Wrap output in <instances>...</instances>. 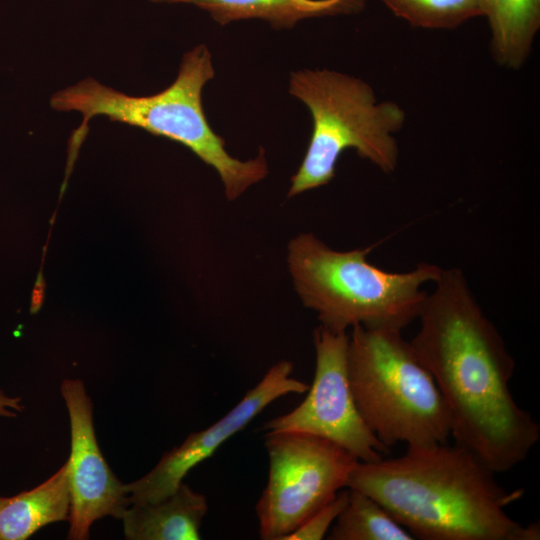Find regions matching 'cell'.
Returning <instances> with one entry per match:
<instances>
[{
	"mask_svg": "<svg viewBox=\"0 0 540 540\" xmlns=\"http://www.w3.org/2000/svg\"><path fill=\"white\" fill-rule=\"evenodd\" d=\"M71 495L68 466L37 487L0 497V540H25L49 523L69 521Z\"/></svg>",
	"mask_w": 540,
	"mask_h": 540,
	"instance_id": "13",
	"label": "cell"
},
{
	"mask_svg": "<svg viewBox=\"0 0 540 540\" xmlns=\"http://www.w3.org/2000/svg\"><path fill=\"white\" fill-rule=\"evenodd\" d=\"M434 285L410 343L446 403L455 443L494 473L507 472L540 438L539 424L509 387L514 359L460 269L442 268Z\"/></svg>",
	"mask_w": 540,
	"mask_h": 540,
	"instance_id": "1",
	"label": "cell"
},
{
	"mask_svg": "<svg viewBox=\"0 0 540 540\" xmlns=\"http://www.w3.org/2000/svg\"><path fill=\"white\" fill-rule=\"evenodd\" d=\"M214 77L212 54L206 44H199L183 54L175 80L155 94L129 95L89 76L53 93L49 103L55 111H75L82 117L70 139L74 152L85 139L90 120L104 116L187 147L217 172L232 201L263 180L269 168L263 148L255 158L237 159L212 129L202 94Z\"/></svg>",
	"mask_w": 540,
	"mask_h": 540,
	"instance_id": "3",
	"label": "cell"
},
{
	"mask_svg": "<svg viewBox=\"0 0 540 540\" xmlns=\"http://www.w3.org/2000/svg\"><path fill=\"white\" fill-rule=\"evenodd\" d=\"M393 328L352 327L347 369L358 411L390 449L445 443L451 417L437 384L410 342Z\"/></svg>",
	"mask_w": 540,
	"mask_h": 540,
	"instance_id": "6",
	"label": "cell"
},
{
	"mask_svg": "<svg viewBox=\"0 0 540 540\" xmlns=\"http://www.w3.org/2000/svg\"><path fill=\"white\" fill-rule=\"evenodd\" d=\"M288 92L301 101L312 119L304 158L291 177L287 197L327 185L341 154L354 149L384 173L398 165L395 134L406 114L397 103L378 101L364 80L330 69L291 72Z\"/></svg>",
	"mask_w": 540,
	"mask_h": 540,
	"instance_id": "5",
	"label": "cell"
},
{
	"mask_svg": "<svg viewBox=\"0 0 540 540\" xmlns=\"http://www.w3.org/2000/svg\"><path fill=\"white\" fill-rule=\"evenodd\" d=\"M292 371L290 361L274 364L227 414L208 428L191 433L180 446L166 452L145 476L124 485L130 504L155 502L166 497L177 489L191 469L211 457L272 402L288 394L307 392L309 385L293 378Z\"/></svg>",
	"mask_w": 540,
	"mask_h": 540,
	"instance_id": "9",
	"label": "cell"
},
{
	"mask_svg": "<svg viewBox=\"0 0 540 540\" xmlns=\"http://www.w3.org/2000/svg\"><path fill=\"white\" fill-rule=\"evenodd\" d=\"M349 336L322 325L315 328V373L305 399L292 411L265 422L266 432H300L328 439L360 462H375L389 454L362 419L350 387L347 369Z\"/></svg>",
	"mask_w": 540,
	"mask_h": 540,
	"instance_id": "8",
	"label": "cell"
},
{
	"mask_svg": "<svg viewBox=\"0 0 540 540\" xmlns=\"http://www.w3.org/2000/svg\"><path fill=\"white\" fill-rule=\"evenodd\" d=\"M329 540H413L414 537L369 495L348 488V500L331 526Z\"/></svg>",
	"mask_w": 540,
	"mask_h": 540,
	"instance_id": "15",
	"label": "cell"
},
{
	"mask_svg": "<svg viewBox=\"0 0 540 540\" xmlns=\"http://www.w3.org/2000/svg\"><path fill=\"white\" fill-rule=\"evenodd\" d=\"M476 455L458 445H408L397 458L358 462L347 488L382 505L414 539L538 540L506 513L524 490L507 491Z\"/></svg>",
	"mask_w": 540,
	"mask_h": 540,
	"instance_id": "2",
	"label": "cell"
},
{
	"mask_svg": "<svg viewBox=\"0 0 540 540\" xmlns=\"http://www.w3.org/2000/svg\"><path fill=\"white\" fill-rule=\"evenodd\" d=\"M371 247L331 249L313 233H301L287 246V266L302 304L320 325L346 332L356 325L402 330L418 318L442 268L422 262L406 272H389L367 260Z\"/></svg>",
	"mask_w": 540,
	"mask_h": 540,
	"instance_id": "4",
	"label": "cell"
},
{
	"mask_svg": "<svg viewBox=\"0 0 540 540\" xmlns=\"http://www.w3.org/2000/svg\"><path fill=\"white\" fill-rule=\"evenodd\" d=\"M414 27L453 29L482 16L479 0H381Z\"/></svg>",
	"mask_w": 540,
	"mask_h": 540,
	"instance_id": "16",
	"label": "cell"
},
{
	"mask_svg": "<svg viewBox=\"0 0 540 540\" xmlns=\"http://www.w3.org/2000/svg\"><path fill=\"white\" fill-rule=\"evenodd\" d=\"M71 427V452L67 460L71 495L69 539L89 537L91 525L105 516L121 519L130 505L124 484L114 475L97 444L92 401L82 381L61 384Z\"/></svg>",
	"mask_w": 540,
	"mask_h": 540,
	"instance_id": "10",
	"label": "cell"
},
{
	"mask_svg": "<svg viewBox=\"0 0 540 540\" xmlns=\"http://www.w3.org/2000/svg\"><path fill=\"white\" fill-rule=\"evenodd\" d=\"M156 4H191L219 25L241 20L266 21L274 29H291L302 20L359 12L364 0H149Z\"/></svg>",
	"mask_w": 540,
	"mask_h": 540,
	"instance_id": "12",
	"label": "cell"
},
{
	"mask_svg": "<svg viewBox=\"0 0 540 540\" xmlns=\"http://www.w3.org/2000/svg\"><path fill=\"white\" fill-rule=\"evenodd\" d=\"M491 30L494 59L519 69L529 57L540 29V0H479Z\"/></svg>",
	"mask_w": 540,
	"mask_h": 540,
	"instance_id": "14",
	"label": "cell"
},
{
	"mask_svg": "<svg viewBox=\"0 0 540 540\" xmlns=\"http://www.w3.org/2000/svg\"><path fill=\"white\" fill-rule=\"evenodd\" d=\"M22 410L21 398L10 397L0 391V416L15 417Z\"/></svg>",
	"mask_w": 540,
	"mask_h": 540,
	"instance_id": "18",
	"label": "cell"
},
{
	"mask_svg": "<svg viewBox=\"0 0 540 540\" xmlns=\"http://www.w3.org/2000/svg\"><path fill=\"white\" fill-rule=\"evenodd\" d=\"M267 484L256 503L259 535L284 540L342 488L359 460L342 446L300 432H266Z\"/></svg>",
	"mask_w": 540,
	"mask_h": 540,
	"instance_id": "7",
	"label": "cell"
},
{
	"mask_svg": "<svg viewBox=\"0 0 540 540\" xmlns=\"http://www.w3.org/2000/svg\"><path fill=\"white\" fill-rule=\"evenodd\" d=\"M348 500V489L339 491L326 505L311 515L284 540H321L327 534Z\"/></svg>",
	"mask_w": 540,
	"mask_h": 540,
	"instance_id": "17",
	"label": "cell"
},
{
	"mask_svg": "<svg viewBox=\"0 0 540 540\" xmlns=\"http://www.w3.org/2000/svg\"><path fill=\"white\" fill-rule=\"evenodd\" d=\"M207 511L205 495L182 482L158 501L131 503L121 520L129 540H197Z\"/></svg>",
	"mask_w": 540,
	"mask_h": 540,
	"instance_id": "11",
	"label": "cell"
}]
</instances>
